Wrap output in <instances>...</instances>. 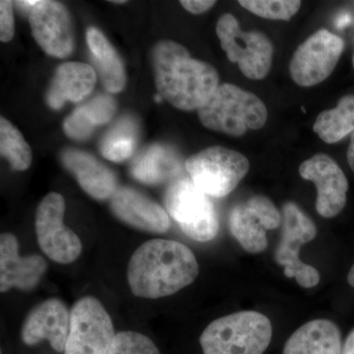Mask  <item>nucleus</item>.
<instances>
[{
    "label": "nucleus",
    "mask_w": 354,
    "mask_h": 354,
    "mask_svg": "<svg viewBox=\"0 0 354 354\" xmlns=\"http://www.w3.org/2000/svg\"><path fill=\"white\" fill-rule=\"evenodd\" d=\"M111 2H113V3H114V4H116V3H120V4L125 3V1H123V0H122V1H121V0H120V1H116V0H114V1H111Z\"/></svg>",
    "instance_id": "obj_37"
},
{
    "label": "nucleus",
    "mask_w": 354,
    "mask_h": 354,
    "mask_svg": "<svg viewBox=\"0 0 354 354\" xmlns=\"http://www.w3.org/2000/svg\"><path fill=\"white\" fill-rule=\"evenodd\" d=\"M344 48V39L328 30H319L293 53L290 64L291 78L301 87L322 83L334 71Z\"/></svg>",
    "instance_id": "obj_11"
},
{
    "label": "nucleus",
    "mask_w": 354,
    "mask_h": 354,
    "mask_svg": "<svg viewBox=\"0 0 354 354\" xmlns=\"http://www.w3.org/2000/svg\"><path fill=\"white\" fill-rule=\"evenodd\" d=\"M313 131L325 143L335 144L354 132V95L341 97L335 109L317 116Z\"/></svg>",
    "instance_id": "obj_23"
},
{
    "label": "nucleus",
    "mask_w": 354,
    "mask_h": 354,
    "mask_svg": "<svg viewBox=\"0 0 354 354\" xmlns=\"http://www.w3.org/2000/svg\"><path fill=\"white\" fill-rule=\"evenodd\" d=\"M299 174L315 184L319 215L330 218L341 213L348 200V181L335 160L325 153H316L300 165Z\"/></svg>",
    "instance_id": "obj_13"
},
{
    "label": "nucleus",
    "mask_w": 354,
    "mask_h": 354,
    "mask_svg": "<svg viewBox=\"0 0 354 354\" xmlns=\"http://www.w3.org/2000/svg\"><path fill=\"white\" fill-rule=\"evenodd\" d=\"M48 270V263L41 256L19 255V243L15 235H0V291L11 288L31 291L41 283Z\"/></svg>",
    "instance_id": "obj_16"
},
{
    "label": "nucleus",
    "mask_w": 354,
    "mask_h": 354,
    "mask_svg": "<svg viewBox=\"0 0 354 354\" xmlns=\"http://www.w3.org/2000/svg\"><path fill=\"white\" fill-rule=\"evenodd\" d=\"M342 348L339 327L327 319H317L290 335L283 354H342Z\"/></svg>",
    "instance_id": "obj_20"
},
{
    "label": "nucleus",
    "mask_w": 354,
    "mask_h": 354,
    "mask_svg": "<svg viewBox=\"0 0 354 354\" xmlns=\"http://www.w3.org/2000/svg\"><path fill=\"white\" fill-rule=\"evenodd\" d=\"M246 204L259 216L266 230H276L281 225V213L269 198L263 195H255L247 200Z\"/></svg>",
    "instance_id": "obj_29"
},
{
    "label": "nucleus",
    "mask_w": 354,
    "mask_h": 354,
    "mask_svg": "<svg viewBox=\"0 0 354 354\" xmlns=\"http://www.w3.org/2000/svg\"><path fill=\"white\" fill-rule=\"evenodd\" d=\"M86 38L104 88L111 93L121 92L127 85V72L120 55L97 28H88Z\"/></svg>",
    "instance_id": "obj_21"
},
{
    "label": "nucleus",
    "mask_w": 354,
    "mask_h": 354,
    "mask_svg": "<svg viewBox=\"0 0 354 354\" xmlns=\"http://www.w3.org/2000/svg\"><path fill=\"white\" fill-rule=\"evenodd\" d=\"M199 274L194 253L176 241L152 239L133 253L127 281L135 297L158 299L194 283Z\"/></svg>",
    "instance_id": "obj_1"
},
{
    "label": "nucleus",
    "mask_w": 354,
    "mask_h": 354,
    "mask_svg": "<svg viewBox=\"0 0 354 354\" xmlns=\"http://www.w3.org/2000/svg\"><path fill=\"white\" fill-rule=\"evenodd\" d=\"M209 197L186 177L169 184L165 190L164 203L167 214L193 241L207 242L218 234L220 221Z\"/></svg>",
    "instance_id": "obj_5"
},
{
    "label": "nucleus",
    "mask_w": 354,
    "mask_h": 354,
    "mask_svg": "<svg viewBox=\"0 0 354 354\" xmlns=\"http://www.w3.org/2000/svg\"><path fill=\"white\" fill-rule=\"evenodd\" d=\"M180 4L188 12L202 14L215 6L216 1H214V0L213 1H211V0H183V1H180Z\"/></svg>",
    "instance_id": "obj_32"
},
{
    "label": "nucleus",
    "mask_w": 354,
    "mask_h": 354,
    "mask_svg": "<svg viewBox=\"0 0 354 354\" xmlns=\"http://www.w3.org/2000/svg\"><path fill=\"white\" fill-rule=\"evenodd\" d=\"M250 169L248 158L225 147L214 146L191 156L185 169L192 183L208 196H227Z\"/></svg>",
    "instance_id": "obj_6"
},
{
    "label": "nucleus",
    "mask_w": 354,
    "mask_h": 354,
    "mask_svg": "<svg viewBox=\"0 0 354 354\" xmlns=\"http://www.w3.org/2000/svg\"><path fill=\"white\" fill-rule=\"evenodd\" d=\"M109 354H160L150 337L133 330L116 334Z\"/></svg>",
    "instance_id": "obj_27"
},
{
    "label": "nucleus",
    "mask_w": 354,
    "mask_h": 354,
    "mask_svg": "<svg viewBox=\"0 0 354 354\" xmlns=\"http://www.w3.org/2000/svg\"><path fill=\"white\" fill-rule=\"evenodd\" d=\"M115 335L104 305L93 297L81 298L71 309L64 354H109Z\"/></svg>",
    "instance_id": "obj_8"
},
{
    "label": "nucleus",
    "mask_w": 354,
    "mask_h": 354,
    "mask_svg": "<svg viewBox=\"0 0 354 354\" xmlns=\"http://www.w3.org/2000/svg\"><path fill=\"white\" fill-rule=\"evenodd\" d=\"M251 13L270 20H290L299 11L298 0H241L239 2Z\"/></svg>",
    "instance_id": "obj_26"
},
{
    "label": "nucleus",
    "mask_w": 354,
    "mask_h": 354,
    "mask_svg": "<svg viewBox=\"0 0 354 354\" xmlns=\"http://www.w3.org/2000/svg\"><path fill=\"white\" fill-rule=\"evenodd\" d=\"M97 83V72L82 62L59 65L51 80L46 102L53 109H60L65 102H78L87 97Z\"/></svg>",
    "instance_id": "obj_18"
},
{
    "label": "nucleus",
    "mask_w": 354,
    "mask_h": 354,
    "mask_svg": "<svg viewBox=\"0 0 354 354\" xmlns=\"http://www.w3.org/2000/svg\"><path fill=\"white\" fill-rule=\"evenodd\" d=\"M14 36L13 2L8 0L0 1V39L8 43Z\"/></svg>",
    "instance_id": "obj_31"
},
{
    "label": "nucleus",
    "mask_w": 354,
    "mask_h": 354,
    "mask_svg": "<svg viewBox=\"0 0 354 354\" xmlns=\"http://www.w3.org/2000/svg\"><path fill=\"white\" fill-rule=\"evenodd\" d=\"M65 200L59 193L50 192L39 203L36 212L37 239L41 251L59 264H70L82 252L78 235L64 225Z\"/></svg>",
    "instance_id": "obj_10"
},
{
    "label": "nucleus",
    "mask_w": 354,
    "mask_h": 354,
    "mask_svg": "<svg viewBox=\"0 0 354 354\" xmlns=\"http://www.w3.org/2000/svg\"><path fill=\"white\" fill-rule=\"evenodd\" d=\"M79 109L85 114L86 118L92 123L93 127L106 124L111 120L115 113V101L109 95H101L94 97Z\"/></svg>",
    "instance_id": "obj_28"
},
{
    "label": "nucleus",
    "mask_w": 354,
    "mask_h": 354,
    "mask_svg": "<svg viewBox=\"0 0 354 354\" xmlns=\"http://www.w3.org/2000/svg\"><path fill=\"white\" fill-rule=\"evenodd\" d=\"M283 236L274 252V260L285 268L286 278H295L302 288H314L320 281V274L315 268L302 262L299 252L302 245L315 239V223L292 202L283 205Z\"/></svg>",
    "instance_id": "obj_9"
},
{
    "label": "nucleus",
    "mask_w": 354,
    "mask_h": 354,
    "mask_svg": "<svg viewBox=\"0 0 354 354\" xmlns=\"http://www.w3.org/2000/svg\"><path fill=\"white\" fill-rule=\"evenodd\" d=\"M342 354H354V329L349 333L344 342Z\"/></svg>",
    "instance_id": "obj_33"
},
{
    "label": "nucleus",
    "mask_w": 354,
    "mask_h": 354,
    "mask_svg": "<svg viewBox=\"0 0 354 354\" xmlns=\"http://www.w3.org/2000/svg\"><path fill=\"white\" fill-rule=\"evenodd\" d=\"M158 95L180 111H199L220 86L213 65L191 57L183 44L160 41L152 51Z\"/></svg>",
    "instance_id": "obj_2"
},
{
    "label": "nucleus",
    "mask_w": 354,
    "mask_h": 354,
    "mask_svg": "<svg viewBox=\"0 0 354 354\" xmlns=\"http://www.w3.org/2000/svg\"><path fill=\"white\" fill-rule=\"evenodd\" d=\"M353 68H354V55H353Z\"/></svg>",
    "instance_id": "obj_38"
},
{
    "label": "nucleus",
    "mask_w": 354,
    "mask_h": 354,
    "mask_svg": "<svg viewBox=\"0 0 354 354\" xmlns=\"http://www.w3.org/2000/svg\"><path fill=\"white\" fill-rule=\"evenodd\" d=\"M348 283L351 288H354V264L353 265V267L351 268V270H349L348 274Z\"/></svg>",
    "instance_id": "obj_36"
},
{
    "label": "nucleus",
    "mask_w": 354,
    "mask_h": 354,
    "mask_svg": "<svg viewBox=\"0 0 354 354\" xmlns=\"http://www.w3.org/2000/svg\"><path fill=\"white\" fill-rule=\"evenodd\" d=\"M71 311L58 298H48L26 317L21 339L27 346L48 341L57 353H64L70 330Z\"/></svg>",
    "instance_id": "obj_14"
},
{
    "label": "nucleus",
    "mask_w": 354,
    "mask_h": 354,
    "mask_svg": "<svg viewBox=\"0 0 354 354\" xmlns=\"http://www.w3.org/2000/svg\"><path fill=\"white\" fill-rule=\"evenodd\" d=\"M205 127L232 137L261 129L268 120L264 102L257 95L232 84H221L198 111Z\"/></svg>",
    "instance_id": "obj_3"
},
{
    "label": "nucleus",
    "mask_w": 354,
    "mask_h": 354,
    "mask_svg": "<svg viewBox=\"0 0 354 354\" xmlns=\"http://www.w3.org/2000/svg\"><path fill=\"white\" fill-rule=\"evenodd\" d=\"M267 316L241 311L213 321L200 337L204 354H263L272 341Z\"/></svg>",
    "instance_id": "obj_4"
},
{
    "label": "nucleus",
    "mask_w": 354,
    "mask_h": 354,
    "mask_svg": "<svg viewBox=\"0 0 354 354\" xmlns=\"http://www.w3.org/2000/svg\"><path fill=\"white\" fill-rule=\"evenodd\" d=\"M183 167L178 153L169 146L155 144L137 157L130 167L133 178L147 185L171 184L183 176Z\"/></svg>",
    "instance_id": "obj_19"
},
{
    "label": "nucleus",
    "mask_w": 354,
    "mask_h": 354,
    "mask_svg": "<svg viewBox=\"0 0 354 354\" xmlns=\"http://www.w3.org/2000/svg\"><path fill=\"white\" fill-rule=\"evenodd\" d=\"M346 157H348L349 167L354 171V132L351 133V143H349Z\"/></svg>",
    "instance_id": "obj_34"
},
{
    "label": "nucleus",
    "mask_w": 354,
    "mask_h": 354,
    "mask_svg": "<svg viewBox=\"0 0 354 354\" xmlns=\"http://www.w3.org/2000/svg\"><path fill=\"white\" fill-rule=\"evenodd\" d=\"M62 162L88 195L97 201L111 199L118 190V178L106 165L90 153L65 149L62 153Z\"/></svg>",
    "instance_id": "obj_17"
},
{
    "label": "nucleus",
    "mask_w": 354,
    "mask_h": 354,
    "mask_svg": "<svg viewBox=\"0 0 354 354\" xmlns=\"http://www.w3.org/2000/svg\"><path fill=\"white\" fill-rule=\"evenodd\" d=\"M351 16L348 15V14H344V15H342V17L337 20V27H346V25H348L349 23H351Z\"/></svg>",
    "instance_id": "obj_35"
},
{
    "label": "nucleus",
    "mask_w": 354,
    "mask_h": 354,
    "mask_svg": "<svg viewBox=\"0 0 354 354\" xmlns=\"http://www.w3.org/2000/svg\"><path fill=\"white\" fill-rule=\"evenodd\" d=\"M138 141V125L131 118H123L102 140V157L120 162L131 157Z\"/></svg>",
    "instance_id": "obj_24"
},
{
    "label": "nucleus",
    "mask_w": 354,
    "mask_h": 354,
    "mask_svg": "<svg viewBox=\"0 0 354 354\" xmlns=\"http://www.w3.org/2000/svg\"><path fill=\"white\" fill-rule=\"evenodd\" d=\"M95 128L79 108L65 120L64 124L65 134L76 140L87 139L94 132Z\"/></svg>",
    "instance_id": "obj_30"
},
{
    "label": "nucleus",
    "mask_w": 354,
    "mask_h": 354,
    "mask_svg": "<svg viewBox=\"0 0 354 354\" xmlns=\"http://www.w3.org/2000/svg\"><path fill=\"white\" fill-rule=\"evenodd\" d=\"M228 221L230 234L247 252L257 254L267 249V230L246 202L235 205Z\"/></svg>",
    "instance_id": "obj_22"
},
{
    "label": "nucleus",
    "mask_w": 354,
    "mask_h": 354,
    "mask_svg": "<svg viewBox=\"0 0 354 354\" xmlns=\"http://www.w3.org/2000/svg\"><path fill=\"white\" fill-rule=\"evenodd\" d=\"M29 23L34 39L44 53L57 58H66L73 53V24L64 4L39 1L29 11Z\"/></svg>",
    "instance_id": "obj_12"
},
{
    "label": "nucleus",
    "mask_w": 354,
    "mask_h": 354,
    "mask_svg": "<svg viewBox=\"0 0 354 354\" xmlns=\"http://www.w3.org/2000/svg\"><path fill=\"white\" fill-rule=\"evenodd\" d=\"M0 153L15 171H27L32 165V150L22 133L10 121L0 118Z\"/></svg>",
    "instance_id": "obj_25"
},
{
    "label": "nucleus",
    "mask_w": 354,
    "mask_h": 354,
    "mask_svg": "<svg viewBox=\"0 0 354 354\" xmlns=\"http://www.w3.org/2000/svg\"><path fill=\"white\" fill-rule=\"evenodd\" d=\"M216 32L230 62L239 64L247 78L262 80L269 74L274 46L265 34L259 31H242L239 21L230 13L221 16Z\"/></svg>",
    "instance_id": "obj_7"
},
{
    "label": "nucleus",
    "mask_w": 354,
    "mask_h": 354,
    "mask_svg": "<svg viewBox=\"0 0 354 354\" xmlns=\"http://www.w3.org/2000/svg\"><path fill=\"white\" fill-rule=\"evenodd\" d=\"M109 207L118 220L141 232L160 234L171 228L167 209L134 188L118 187L109 199Z\"/></svg>",
    "instance_id": "obj_15"
}]
</instances>
